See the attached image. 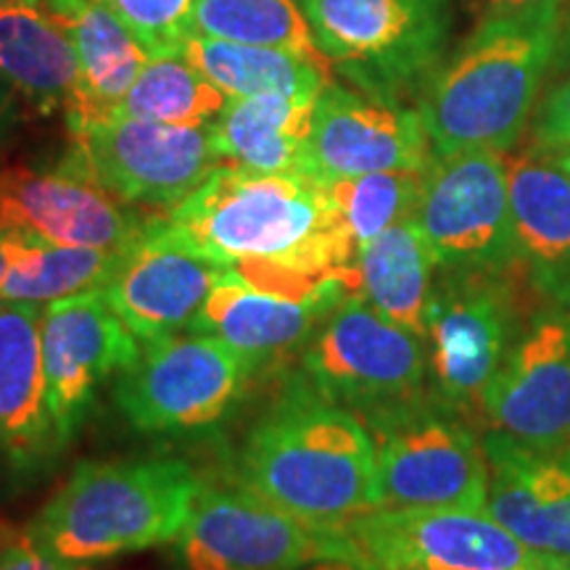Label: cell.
<instances>
[{
  "label": "cell",
  "mask_w": 570,
  "mask_h": 570,
  "mask_svg": "<svg viewBox=\"0 0 570 570\" xmlns=\"http://www.w3.org/2000/svg\"><path fill=\"white\" fill-rule=\"evenodd\" d=\"M0 570H92L88 562L56 558L35 541L27 531H17L0 550Z\"/></svg>",
  "instance_id": "obj_34"
},
{
  "label": "cell",
  "mask_w": 570,
  "mask_h": 570,
  "mask_svg": "<svg viewBox=\"0 0 570 570\" xmlns=\"http://www.w3.org/2000/svg\"><path fill=\"white\" fill-rule=\"evenodd\" d=\"M433 259L412 219L391 225L356 254L362 298L404 331L425 338Z\"/></svg>",
  "instance_id": "obj_27"
},
{
  "label": "cell",
  "mask_w": 570,
  "mask_h": 570,
  "mask_svg": "<svg viewBox=\"0 0 570 570\" xmlns=\"http://www.w3.org/2000/svg\"><path fill=\"white\" fill-rule=\"evenodd\" d=\"M541 296L518 273H444L433 285L425 315L431 373L439 402L452 410H483L499 370L533 320Z\"/></svg>",
  "instance_id": "obj_6"
},
{
  "label": "cell",
  "mask_w": 570,
  "mask_h": 570,
  "mask_svg": "<svg viewBox=\"0 0 570 570\" xmlns=\"http://www.w3.org/2000/svg\"><path fill=\"white\" fill-rule=\"evenodd\" d=\"M11 85L3 80V77H0V117H3V111H6V106H9V101H11Z\"/></svg>",
  "instance_id": "obj_39"
},
{
  "label": "cell",
  "mask_w": 570,
  "mask_h": 570,
  "mask_svg": "<svg viewBox=\"0 0 570 570\" xmlns=\"http://www.w3.org/2000/svg\"><path fill=\"white\" fill-rule=\"evenodd\" d=\"M317 98L267 96L227 98L209 125L225 164L259 175H304V151Z\"/></svg>",
  "instance_id": "obj_25"
},
{
  "label": "cell",
  "mask_w": 570,
  "mask_h": 570,
  "mask_svg": "<svg viewBox=\"0 0 570 570\" xmlns=\"http://www.w3.org/2000/svg\"><path fill=\"white\" fill-rule=\"evenodd\" d=\"M423 173H373L327 183L325 188L344 214L356 248H362L391 225L412 217Z\"/></svg>",
  "instance_id": "obj_31"
},
{
  "label": "cell",
  "mask_w": 570,
  "mask_h": 570,
  "mask_svg": "<svg viewBox=\"0 0 570 570\" xmlns=\"http://www.w3.org/2000/svg\"><path fill=\"white\" fill-rule=\"evenodd\" d=\"M362 423L375 444L383 510H487V452L458 410L420 396Z\"/></svg>",
  "instance_id": "obj_7"
},
{
  "label": "cell",
  "mask_w": 570,
  "mask_h": 570,
  "mask_svg": "<svg viewBox=\"0 0 570 570\" xmlns=\"http://www.w3.org/2000/svg\"><path fill=\"white\" fill-rule=\"evenodd\" d=\"M13 533H17V531H13L11 525L6 523V520H0V550H3V547H6V541H9V539L13 537Z\"/></svg>",
  "instance_id": "obj_40"
},
{
  "label": "cell",
  "mask_w": 570,
  "mask_h": 570,
  "mask_svg": "<svg viewBox=\"0 0 570 570\" xmlns=\"http://www.w3.org/2000/svg\"><path fill=\"white\" fill-rule=\"evenodd\" d=\"M69 35L80 59V90L69 104L67 127L111 114L138 80L148 53L106 0H40Z\"/></svg>",
  "instance_id": "obj_23"
},
{
  "label": "cell",
  "mask_w": 570,
  "mask_h": 570,
  "mask_svg": "<svg viewBox=\"0 0 570 570\" xmlns=\"http://www.w3.org/2000/svg\"><path fill=\"white\" fill-rule=\"evenodd\" d=\"M225 269L169 217L148 219L119 252L101 294L138 344L148 346L188 331Z\"/></svg>",
  "instance_id": "obj_14"
},
{
  "label": "cell",
  "mask_w": 570,
  "mask_h": 570,
  "mask_svg": "<svg viewBox=\"0 0 570 570\" xmlns=\"http://www.w3.org/2000/svg\"><path fill=\"white\" fill-rule=\"evenodd\" d=\"M40 331L46 402L63 446L88 417L98 383L132 367L140 346L101 288L42 306Z\"/></svg>",
  "instance_id": "obj_17"
},
{
  "label": "cell",
  "mask_w": 570,
  "mask_h": 570,
  "mask_svg": "<svg viewBox=\"0 0 570 570\" xmlns=\"http://www.w3.org/2000/svg\"><path fill=\"white\" fill-rule=\"evenodd\" d=\"M320 53L383 101L428 80L452 32L454 0H298Z\"/></svg>",
  "instance_id": "obj_5"
},
{
  "label": "cell",
  "mask_w": 570,
  "mask_h": 570,
  "mask_svg": "<svg viewBox=\"0 0 570 570\" xmlns=\"http://www.w3.org/2000/svg\"><path fill=\"white\" fill-rule=\"evenodd\" d=\"M194 35L248 46L288 48L325 59L298 0H198Z\"/></svg>",
  "instance_id": "obj_30"
},
{
  "label": "cell",
  "mask_w": 570,
  "mask_h": 570,
  "mask_svg": "<svg viewBox=\"0 0 570 570\" xmlns=\"http://www.w3.org/2000/svg\"><path fill=\"white\" fill-rule=\"evenodd\" d=\"M444 273H515L508 159L499 151L433 156L412 212Z\"/></svg>",
  "instance_id": "obj_9"
},
{
  "label": "cell",
  "mask_w": 570,
  "mask_h": 570,
  "mask_svg": "<svg viewBox=\"0 0 570 570\" xmlns=\"http://www.w3.org/2000/svg\"><path fill=\"white\" fill-rule=\"evenodd\" d=\"M302 370L320 396L362 420L423 396V338L348 296L315 331Z\"/></svg>",
  "instance_id": "obj_10"
},
{
  "label": "cell",
  "mask_w": 570,
  "mask_h": 570,
  "mask_svg": "<svg viewBox=\"0 0 570 570\" xmlns=\"http://www.w3.org/2000/svg\"><path fill=\"white\" fill-rule=\"evenodd\" d=\"M302 570H377V568L365 558V554L356 550V547H352L348 552L327 554V558L309 562V566H304Z\"/></svg>",
  "instance_id": "obj_35"
},
{
  "label": "cell",
  "mask_w": 570,
  "mask_h": 570,
  "mask_svg": "<svg viewBox=\"0 0 570 570\" xmlns=\"http://www.w3.org/2000/svg\"><path fill=\"white\" fill-rule=\"evenodd\" d=\"M9 235V269L0 285L6 302L46 306L59 298L101 288L109 281L119 252L92 246H63L32 233Z\"/></svg>",
  "instance_id": "obj_28"
},
{
  "label": "cell",
  "mask_w": 570,
  "mask_h": 570,
  "mask_svg": "<svg viewBox=\"0 0 570 570\" xmlns=\"http://www.w3.org/2000/svg\"><path fill=\"white\" fill-rule=\"evenodd\" d=\"M175 547L185 570H302L354 544L344 531H320L288 515L246 483H202Z\"/></svg>",
  "instance_id": "obj_11"
},
{
  "label": "cell",
  "mask_w": 570,
  "mask_h": 570,
  "mask_svg": "<svg viewBox=\"0 0 570 570\" xmlns=\"http://www.w3.org/2000/svg\"><path fill=\"white\" fill-rule=\"evenodd\" d=\"M552 69L560 71V75H570V0H562L558 51H554Z\"/></svg>",
  "instance_id": "obj_36"
},
{
  "label": "cell",
  "mask_w": 570,
  "mask_h": 570,
  "mask_svg": "<svg viewBox=\"0 0 570 570\" xmlns=\"http://www.w3.org/2000/svg\"><path fill=\"white\" fill-rule=\"evenodd\" d=\"M515 273L547 306H570V173L547 154H504Z\"/></svg>",
  "instance_id": "obj_19"
},
{
  "label": "cell",
  "mask_w": 570,
  "mask_h": 570,
  "mask_svg": "<svg viewBox=\"0 0 570 570\" xmlns=\"http://www.w3.org/2000/svg\"><path fill=\"white\" fill-rule=\"evenodd\" d=\"M183 56L227 98H252L267 92L320 98V92L331 85V69L325 59L288 48L248 46V42L190 35Z\"/></svg>",
  "instance_id": "obj_26"
},
{
  "label": "cell",
  "mask_w": 570,
  "mask_h": 570,
  "mask_svg": "<svg viewBox=\"0 0 570 570\" xmlns=\"http://www.w3.org/2000/svg\"><path fill=\"white\" fill-rule=\"evenodd\" d=\"M489 462L487 515L531 550L570 560V470L499 431L483 436Z\"/></svg>",
  "instance_id": "obj_21"
},
{
  "label": "cell",
  "mask_w": 570,
  "mask_h": 570,
  "mask_svg": "<svg viewBox=\"0 0 570 570\" xmlns=\"http://www.w3.org/2000/svg\"><path fill=\"white\" fill-rule=\"evenodd\" d=\"M252 365L209 333L167 336L142 346L119 375L117 407L140 433H183L225 417Z\"/></svg>",
  "instance_id": "obj_12"
},
{
  "label": "cell",
  "mask_w": 570,
  "mask_h": 570,
  "mask_svg": "<svg viewBox=\"0 0 570 570\" xmlns=\"http://www.w3.org/2000/svg\"><path fill=\"white\" fill-rule=\"evenodd\" d=\"M0 77L42 114L67 111L80 90L75 46L38 0L0 6Z\"/></svg>",
  "instance_id": "obj_24"
},
{
  "label": "cell",
  "mask_w": 570,
  "mask_h": 570,
  "mask_svg": "<svg viewBox=\"0 0 570 570\" xmlns=\"http://www.w3.org/2000/svg\"><path fill=\"white\" fill-rule=\"evenodd\" d=\"M537 3H544V0H489V11H520Z\"/></svg>",
  "instance_id": "obj_37"
},
{
  "label": "cell",
  "mask_w": 570,
  "mask_h": 570,
  "mask_svg": "<svg viewBox=\"0 0 570 570\" xmlns=\"http://www.w3.org/2000/svg\"><path fill=\"white\" fill-rule=\"evenodd\" d=\"M227 96L185 56H148L138 80L106 117L206 127L225 109Z\"/></svg>",
  "instance_id": "obj_29"
},
{
  "label": "cell",
  "mask_w": 570,
  "mask_h": 570,
  "mask_svg": "<svg viewBox=\"0 0 570 570\" xmlns=\"http://www.w3.org/2000/svg\"><path fill=\"white\" fill-rule=\"evenodd\" d=\"M533 148L537 154H566L570 151V75L560 82L533 117Z\"/></svg>",
  "instance_id": "obj_33"
},
{
  "label": "cell",
  "mask_w": 570,
  "mask_h": 570,
  "mask_svg": "<svg viewBox=\"0 0 570 570\" xmlns=\"http://www.w3.org/2000/svg\"><path fill=\"white\" fill-rule=\"evenodd\" d=\"M6 269H9V235L0 230V285L6 281Z\"/></svg>",
  "instance_id": "obj_38"
},
{
  "label": "cell",
  "mask_w": 570,
  "mask_h": 570,
  "mask_svg": "<svg viewBox=\"0 0 570 570\" xmlns=\"http://www.w3.org/2000/svg\"><path fill=\"white\" fill-rule=\"evenodd\" d=\"M560 462H562V465H566L568 470H570V449H568V452L566 454H562V458H558Z\"/></svg>",
  "instance_id": "obj_42"
},
{
  "label": "cell",
  "mask_w": 570,
  "mask_h": 570,
  "mask_svg": "<svg viewBox=\"0 0 570 570\" xmlns=\"http://www.w3.org/2000/svg\"><path fill=\"white\" fill-rule=\"evenodd\" d=\"M344 533L377 570H570V560L531 550L473 510L377 508Z\"/></svg>",
  "instance_id": "obj_13"
},
{
  "label": "cell",
  "mask_w": 570,
  "mask_h": 570,
  "mask_svg": "<svg viewBox=\"0 0 570 570\" xmlns=\"http://www.w3.org/2000/svg\"><path fill=\"white\" fill-rule=\"evenodd\" d=\"M63 167L101 185L122 204H180L225 167L212 127H177L127 117L69 125Z\"/></svg>",
  "instance_id": "obj_8"
},
{
  "label": "cell",
  "mask_w": 570,
  "mask_h": 570,
  "mask_svg": "<svg viewBox=\"0 0 570 570\" xmlns=\"http://www.w3.org/2000/svg\"><path fill=\"white\" fill-rule=\"evenodd\" d=\"M554 159L560 161V167L566 169V173H570V151H566V154H560V156H554Z\"/></svg>",
  "instance_id": "obj_41"
},
{
  "label": "cell",
  "mask_w": 570,
  "mask_h": 570,
  "mask_svg": "<svg viewBox=\"0 0 570 570\" xmlns=\"http://www.w3.org/2000/svg\"><path fill=\"white\" fill-rule=\"evenodd\" d=\"M333 309L336 304L265 294L227 267L190 320L188 333L223 338L256 370L315 336L320 323H325Z\"/></svg>",
  "instance_id": "obj_22"
},
{
  "label": "cell",
  "mask_w": 570,
  "mask_h": 570,
  "mask_svg": "<svg viewBox=\"0 0 570 570\" xmlns=\"http://www.w3.org/2000/svg\"><path fill=\"white\" fill-rule=\"evenodd\" d=\"M198 489L183 460H88L24 531L56 558L92 566L173 544Z\"/></svg>",
  "instance_id": "obj_4"
},
{
  "label": "cell",
  "mask_w": 570,
  "mask_h": 570,
  "mask_svg": "<svg viewBox=\"0 0 570 570\" xmlns=\"http://www.w3.org/2000/svg\"><path fill=\"white\" fill-rule=\"evenodd\" d=\"M148 56H183L198 0H106Z\"/></svg>",
  "instance_id": "obj_32"
},
{
  "label": "cell",
  "mask_w": 570,
  "mask_h": 570,
  "mask_svg": "<svg viewBox=\"0 0 570 570\" xmlns=\"http://www.w3.org/2000/svg\"><path fill=\"white\" fill-rule=\"evenodd\" d=\"M562 0L489 11L458 53L428 77L420 117L433 156L508 154L537 106L558 51Z\"/></svg>",
  "instance_id": "obj_2"
},
{
  "label": "cell",
  "mask_w": 570,
  "mask_h": 570,
  "mask_svg": "<svg viewBox=\"0 0 570 570\" xmlns=\"http://www.w3.org/2000/svg\"><path fill=\"white\" fill-rule=\"evenodd\" d=\"M42 306L0 298V465L30 475L59 452L46 402Z\"/></svg>",
  "instance_id": "obj_20"
},
{
  "label": "cell",
  "mask_w": 570,
  "mask_h": 570,
  "mask_svg": "<svg viewBox=\"0 0 570 570\" xmlns=\"http://www.w3.org/2000/svg\"><path fill=\"white\" fill-rule=\"evenodd\" d=\"M219 265L269 262L304 275L356 265L338 204L306 175H259L225 164L167 214Z\"/></svg>",
  "instance_id": "obj_3"
},
{
  "label": "cell",
  "mask_w": 570,
  "mask_h": 570,
  "mask_svg": "<svg viewBox=\"0 0 570 570\" xmlns=\"http://www.w3.org/2000/svg\"><path fill=\"white\" fill-rule=\"evenodd\" d=\"M240 481L320 531L381 508L375 444L354 412L294 381L248 431Z\"/></svg>",
  "instance_id": "obj_1"
},
{
  "label": "cell",
  "mask_w": 570,
  "mask_h": 570,
  "mask_svg": "<svg viewBox=\"0 0 570 570\" xmlns=\"http://www.w3.org/2000/svg\"><path fill=\"white\" fill-rule=\"evenodd\" d=\"M494 431L533 452L570 449V306H544L531 320L487 394Z\"/></svg>",
  "instance_id": "obj_16"
},
{
  "label": "cell",
  "mask_w": 570,
  "mask_h": 570,
  "mask_svg": "<svg viewBox=\"0 0 570 570\" xmlns=\"http://www.w3.org/2000/svg\"><path fill=\"white\" fill-rule=\"evenodd\" d=\"M146 223L101 185L67 167L56 173L0 169V230L32 233L63 246L122 252Z\"/></svg>",
  "instance_id": "obj_18"
},
{
  "label": "cell",
  "mask_w": 570,
  "mask_h": 570,
  "mask_svg": "<svg viewBox=\"0 0 570 570\" xmlns=\"http://www.w3.org/2000/svg\"><path fill=\"white\" fill-rule=\"evenodd\" d=\"M3 3H21V0H0V6H3ZM38 3H40V0H38Z\"/></svg>",
  "instance_id": "obj_43"
},
{
  "label": "cell",
  "mask_w": 570,
  "mask_h": 570,
  "mask_svg": "<svg viewBox=\"0 0 570 570\" xmlns=\"http://www.w3.org/2000/svg\"><path fill=\"white\" fill-rule=\"evenodd\" d=\"M433 148L420 111L362 90L320 92L304 151V175L336 183L373 173H425Z\"/></svg>",
  "instance_id": "obj_15"
}]
</instances>
